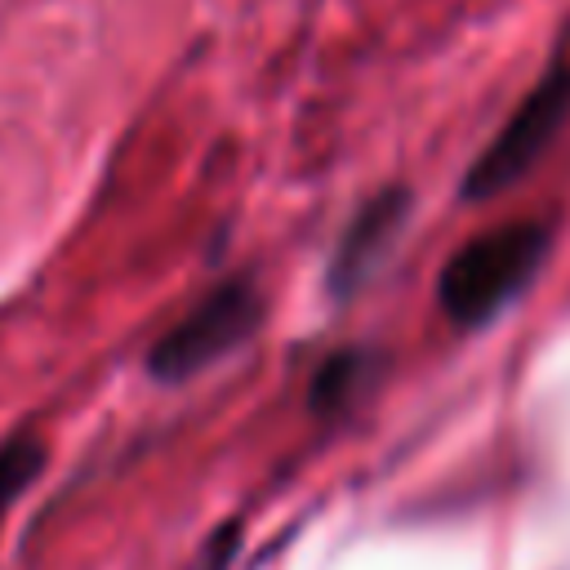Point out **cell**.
I'll return each instance as SVG.
<instances>
[{
  "label": "cell",
  "mask_w": 570,
  "mask_h": 570,
  "mask_svg": "<svg viewBox=\"0 0 570 570\" xmlns=\"http://www.w3.org/2000/svg\"><path fill=\"white\" fill-rule=\"evenodd\" d=\"M552 227L539 218L499 223L463 240L436 272V307L454 330H481L503 316L543 272Z\"/></svg>",
  "instance_id": "cell-1"
},
{
  "label": "cell",
  "mask_w": 570,
  "mask_h": 570,
  "mask_svg": "<svg viewBox=\"0 0 570 570\" xmlns=\"http://www.w3.org/2000/svg\"><path fill=\"white\" fill-rule=\"evenodd\" d=\"M263 325H267V294H263L258 276H249V272L227 276L209 294H200L147 347L142 370L165 387L187 383V379L205 374L209 365H218V361L236 356L240 347H249Z\"/></svg>",
  "instance_id": "cell-2"
},
{
  "label": "cell",
  "mask_w": 570,
  "mask_h": 570,
  "mask_svg": "<svg viewBox=\"0 0 570 570\" xmlns=\"http://www.w3.org/2000/svg\"><path fill=\"white\" fill-rule=\"evenodd\" d=\"M566 125H570V62H557L534 80V89L517 102L503 129L476 151V160L459 183V200L481 205L517 187L543 160V151L561 138Z\"/></svg>",
  "instance_id": "cell-3"
},
{
  "label": "cell",
  "mask_w": 570,
  "mask_h": 570,
  "mask_svg": "<svg viewBox=\"0 0 570 570\" xmlns=\"http://www.w3.org/2000/svg\"><path fill=\"white\" fill-rule=\"evenodd\" d=\"M410 214H414V191L405 183L379 187L374 196L361 200V209L347 218V227L330 254V267H325V294L334 303L356 298L387 267Z\"/></svg>",
  "instance_id": "cell-4"
},
{
  "label": "cell",
  "mask_w": 570,
  "mask_h": 570,
  "mask_svg": "<svg viewBox=\"0 0 570 570\" xmlns=\"http://www.w3.org/2000/svg\"><path fill=\"white\" fill-rule=\"evenodd\" d=\"M383 374L379 347H334L307 379V414L312 419H343Z\"/></svg>",
  "instance_id": "cell-5"
},
{
  "label": "cell",
  "mask_w": 570,
  "mask_h": 570,
  "mask_svg": "<svg viewBox=\"0 0 570 570\" xmlns=\"http://www.w3.org/2000/svg\"><path fill=\"white\" fill-rule=\"evenodd\" d=\"M45 463H49V445L36 432H9L0 441V530H4L9 508L40 481Z\"/></svg>",
  "instance_id": "cell-6"
},
{
  "label": "cell",
  "mask_w": 570,
  "mask_h": 570,
  "mask_svg": "<svg viewBox=\"0 0 570 570\" xmlns=\"http://www.w3.org/2000/svg\"><path fill=\"white\" fill-rule=\"evenodd\" d=\"M236 543H240V521H227L218 530V539H209V548L200 557V570H227V561L236 557Z\"/></svg>",
  "instance_id": "cell-7"
}]
</instances>
